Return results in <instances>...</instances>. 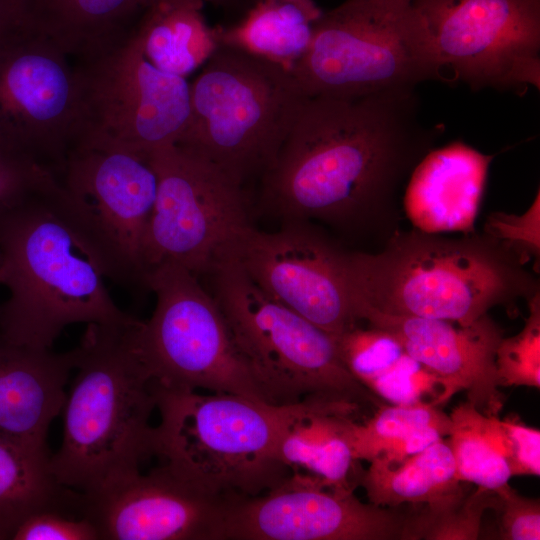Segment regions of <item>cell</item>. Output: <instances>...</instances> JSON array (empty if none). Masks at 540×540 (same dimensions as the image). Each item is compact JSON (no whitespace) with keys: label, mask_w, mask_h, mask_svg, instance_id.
<instances>
[{"label":"cell","mask_w":540,"mask_h":540,"mask_svg":"<svg viewBox=\"0 0 540 540\" xmlns=\"http://www.w3.org/2000/svg\"><path fill=\"white\" fill-rule=\"evenodd\" d=\"M190 91L189 121L176 145L243 186L273 164L308 97L290 71L223 45Z\"/></svg>","instance_id":"obj_6"},{"label":"cell","mask_w":540,"mask_h":540,"mask_svg":"<svg viewBox=\"0 0 540 540\" xmlns=\"http://www.w3.org/2000/svg\"><path fill=\"white\" fill-rule=\"evenodd\" d=\"M290 72L308 97L356 98L443 80L411 5L385 10L352 0L323 12Z\"/></svg>","instance_id":"obj_9"},{"label":"cell","mask_w":540,"mask_h":540,"mask_svg":"<svg viewBox=\"0 0 540 540\" xmlns=\"http://www.w3.org/2000/svg\"><path fill=\"white\" fill-rule=\"evenodd\" d=\"M440 68L473 90L540 87V0H414Z\"/></svg>","instance_id":"obj_13"},{"label":"cell","mask_w":540,"mask_h":540,"mask_svg":"<svg viewBox=\"0 0 540 540\" xmlns=\"http://www.w3.org/2000/svg\"><path fill=\"white\" fill-rule=\"evenodd\" d=\"M440 133L422 121L416 89L307 97L260 178L261 206L382 247L399 230L402 184Z\"/></svg>","instance_id":"obj_1"},{"label":"cell","mask_w":540,"mask_h":540,"mask_svg":"<svg viewBox=\"0 0 540 540\" xmlns=\"http://www.w3.org/2000/svg\"><path fill=\"white\" fill-rule=\"evenodd\" d=\"M79 140L73 61L24 23L0 36V149L56 178Z\"/></svg>","instance_id":"obj_14"},{"label":"cell","mask_w":540,"mask_h":540,"mask_svg":"<svg viewBox=\"0 0 540 540\" xmlns=\"http://www.w3.org/2000/svg\"><path fill=\"white\" fill-rule=\"evenodd\" d=\"M158 1H170V0H147L148 6ZM200 1H202L203 3H210L214 6H217L226 10L246 9L252 2L251 0H200Z\"/></svg>","instance_id":"obj_39"},{"label":"cell","mask_w":540,"mask_h":540,"mask_svg":"<svg viewBox=\"0 0 540 540\" xmlns=\"http://www.w3.org/2000/svg\"><path fill=\"white\" fill-rule=\"evenodd\" d=\"M354 2L376 6L385 10H403L414 0H352Z\"/></svg>","instance_id":"obj_38"},{"label":"cell","mask_w":540,"mask_h":540,"mask_svg":"<svg viewBox=\"0 0 540 540\" xmlns=\"http://www.w3.org/2000/svg\"><path fill=\"white\" fill-rule=\"evenodd\" d=\"M345 255L310 222L289 221L270 233L246 226L223 259L236 263L270 298L337 336L357 323Z\"/></svg>","instance_id":"obj_15"},{"label":"cell","mask_w":540,"mask_h":540,"mask_svg":"<svg viewBox=\"0 0 540 540\" xmlns=\"http://www.w3.org/2000/svg\"><path fill=\"white\" fill-rule=\"evenodd\" d=\"M159 424L152 452L177 475L216 498L253 497L279 485L291 470L278 457L281 439L314 413L351 418L356 404L305 399L272 404L230 394H203L154 384Z\"/></svg>","instance_id":"obj_4"},{"label":"cell","mask_w":540,"mask_h":540,"mask_svg":"<svg viewBox=\"0 0 540 540\" xmlns=\"http://www.w3.org/2000/svg\"><path fill=\"white\" fill-rule=\"evenodd\" d=\"M346 418L351 417L331 413L302 417L281 439L280 461L291 471L314 476L329 488L354 490L361 468L343 434Z\"/></svg>","instance_id":"obj_27"},{"label":"cell","mask_w":540,"mask_h":540,"mask_svg":"<svg viewBox=\"0 0 540 540\" xmlns=\"http://www.w3.org/2000/svg\"><path fill=\"white\" fill-rule=\"evenodd\" d=\"M339 355L354 378L370 390L392 371L406 352L388 332L357 325L335 336Z\"/></svg>","instance_id":"obj_30"},{"label":"cell","mask_w":540,"mask_h":540,"mask_svg":"<svg viewBox=\"0 0 540 540\" xmlns=\"http://www.w3.org/2000/svg\"><path fill=\"white\" fill-rule=\"evenodd\" d=\"M149 160L158 184L143 241L145 273L172 262L196 276L210 274L250 225L244 186L176 144L154 150Z\"/></svg>","instance_id":"obj_12"},{"label":"cell","mask_w":540,"mask_h":540,"mask_svg":"<svg viewBox=\"0 0 540 540\" xmlns=\"http://www.w3.org/2000/svg\"><path fill=\"white\" fill-rule=\"evenodd\" d=\"M56 179L63 214L105 278L144 286L143 241L158 184L149 157L78 143Z\"/></svg>","instance_id":"obj_10"},{"label":"cell","mask_w":540,"mask_h":540,"mask_svg":"<svg viewBox=\"0 0 540 540\" xmlns=\"http://www.w3.org/2000/svg\"><path fill=\"white\" fill-rule=\"evenodd\" d=\"M500 496L477 487L454 504L436 512L425 508L413 511L403 530L402 540H476L487 509L498 511Z\"/></svg>","instance_id":"obj_29"},{"label":"cell","mask_w":540,"mask_h":540,"mask_svg":"<svg viewBox=\"0 0 540 540\" xmlns=\"http://www.w3.org/2000/svg\"><path fill=\"white\" fill-rule=\"evenodd\" d=\"M49 462L48 450L0 441V540L42 511L81 517V493L59 484Z\"/></svg>","instance_id":"obj_26"},{"label":"cell","mask_w":540,"mask_h":540,"mask_svg":"<svg viewBox=\"0 0 540 540\" xmlns=\"http://www.w3.org/2000/svg\"><path fill=\"white\" fill-rule=\"evenodd\" d=\"M363 503L299 472L257 496L226 503L218 540H402L412 512Z\"/></svg>","instance_id":"obj_16"},{"label":"cell","mask_w":540,"mask_h":540,"mask_svg":"<svg viewBox=\"0 0 540 540\" xmlns=\"http://www.w3.org/2000/svg\"><path fill=\"white\" fill-rule=\"evenodd\" d=\"M233 342L273 404L385 402L345 367L335 336L266 295L229 259L209 274Z\"/></svg>","instance_id":"obj_7"},{"label":"cell","mask_w":540,"mask_h":540,"mask_svg":"<svg viewBox=\"0 0 540 540\" xmlns=\"http://www.w3.org/2000/svg\"><path fill=\"white\" fill-rule=\"evenodd\" d=\"M82 517L100 540H218L226 502L167 465L115 477L82 493Z\"/></svg>","instance_id":"obj_17"},{"label":"cell","mask_w":540,"mask_h":540,"mask_svg":"<svg viewBox=\"0 0 540 540\" xmlns=\"http://www.w3.org/2000/svg\"><path fill=\"white\" fill-rule=\"evenodd\" d=\"M127 326L87 324L76 346V375L66 393L63 437L50 455L56 481L86 493L140 471L152 452L155 382L133 345Z\"/></svg>","instance_id":"obj_5"},{"label":"cell","mask_w":540,"mask_h":540,"mask_svg":"<svg viewBox=\"0 0 540 540\" xmlns=\"http://www.w3.org/2000/svg\"><path fill=\"white\" fill-rule=\"evenodd\" d=\"M0 281H1V256H0Z\"/></svg>","instance_id":"obj_40"},{"label":"cell","mask_w":540,"mask_h":540,"mask_svg":"<svg viewBox=\"0 0 540 540\" xmlns=\"http://www.w3.org/2000/svg\"><path fill=\"white\" fill-rule=\"evenodd\" d=\"M500 538L505 540L540 539V502L518 494L510 485L501 490Z\"/></svg>","instance_id":"obj_34"},{"label":"cell","mask_w":540,"mask_h":540,"mask_svg":"<svg viewBox=\"0 0 540 540\" xmlns=\"http://www.w3.org/2000/svg\"><path fill=\"white\" fill-rule=\"evenodd\" d=\"M484 232L497 238L513 251L523 264L540 254V195L521 215L494 212L489 215Z\"/></svg>","instance_id":"obj_32"},{"label":"cell","mask_w":540,"mask_h":540,"mask_svg":"<svg viewBox=\"0 0 540 540\" xmlns=\"http://www.w3.org/2000/svg\"><path fill=\"white\" fill-rule=\"evenodd\" d=\"M23 23L16 0H0V36Z\"/></svg>","instance_id":"obj_37"},{"label":"cell","mask_w":540,"mask_h":540,"mask_svg":"<svg viewBox=\"0 0 540 540\" xmlns=\"http://www.w3.org/2000/svg\"><path fill=\"white\" fill-rule=\"evenodd\" d=\"M438 407L423 400L384 403L362 422L346 418L343 434L353 458L368 462L378 458L398 463L448 436L451 419Z\"/></svg>","instance_id":"obj_25"},{"label":"cell","mask_w":540,"mask_h":540,"mask_svg":"<svg viewBox=\"0 0 540 540\" xmlns=\"http://www.w3.org/2000/svg\"><path fill=\"white\" fill-rule=\"evenodd\" d=\"M200 0L158 1L143 12L134 31L146 59L158 69L185 77L220 47L219 27L205 20Z\"/></svg>","instance_id":"obj_24"},{"label":"cell","mask_w":540,"mask_h":540,"mask_svg":"<svg viewBox=\"0 0 540 540\" xmlns=\"http://www.w3.org/2000/svg\"><path fill=\"white\" fill-rule=\"evenodd\" d=\"M55 178L38 165L0 149V206L47 185Z\"/></svg>","instance_id":"obj_35"},{"label":"cell","mask_w":540,"mask_h":540,"mask_svg":"<svg viewBox=\"0 0 540 540\" xmlns=\"http://www.w3.org/2000/svg\"><path fill=\"white\" fill-rule=\"evenodd\" d=\"M520 258L486 232L444 237L398 230L376 252L346 251L351 305L469 325L539 293ZM353 310V309H352Z\"/></svg>","instance_id":"obj_2"},{"label":"cell","mask_w":540,"mask_h":540,"mask_svg":"<svg viewBox=\"0 0 540 540\" xmlns=\"http://www.w3.org/2000/svg\"><path fill=\"white\" fill-rule=\"evenodd\" d=\"M75 349L55 352L0 335V441L48 450L46 437L62 412Z\"/></svg>","instance_id":"obj_19"},{"label":"cell","mask_w":540,"mask_h":540,"mask_svg":"<svg viewBox=\"0 0 540 540\" xmlns=\"http://www.w3.org/2000/svg\"><path fill=\"white\" fill-rule=\"evenodd\" d=\"M352 309L357 321L366 320L388 332L438 379L442 392L434 405L464 391L467 401L481 413L499 417L505 396L500 391L496 350L504 330L488 314L463 326L442 319L387 314L358 303Z\"/></svg>","instance_id":"obj_18"},{"label":"cell","mask_w":540,"mask_h":540,"mask_svg":"<svg viewBox=\"0 0 540 540\" xmlns=\"http://www.w3.org/2000/svg\"><path fill=\"white\" fill-rule=\"evenodd\" d=\"M529 315L523 329L503 337L496 350V368L501 387L540 388V295L528 300Z\"/></svg>","instance_id":"obj_31"},{"label":"cell","mask_w":540,"mask_h":540,"mask_svg":"<svg viewBox=\"0 0 540 540\" xmlns=\"http://www.w3.org/2000/svg\"><path fill=\"white\" fill-rule=\"evenodd\" d=\"M144 286L153 292L155 307L148 321L135 326L133 345L157 385L271 403L238 352L218 303L198 276L166 262L146 271Z\"/></svg>","instance_id":"obj_8"},{"label":"cell","mask_w":540,"mask_h":540,"mask_svg":"<svg viewBox=\"0 0 540 540\" xmlns=\"http://www.w3.org/2000/svg\"><path fill=\"white\" fill-rule=\"evenodd\" d=\"M251 1H253V0H251ZM251 3H252V2H251Z\"/></svg>","instance_id":"obj_41"},{"label":"cell","mask_w":540,"mask_h":540,"mask_svg":"<svg viewBox=\"0 0 540 540\" xmlns=\"http://www.w3.org/2000/svg\"><path fill=\"white\" fill-rule=\"evenodd\" d=\"M449 417L447 443L458 480L497 494L509 486V445L500 418L484 415L468 401L453 408Z\"/></svg>","instance_id":"obj_28"},{"label":"cell","mask_w":540,"mask_h":540,"mask_svg":"<svg viewBox=\"0 0 540 540\" xmlns=\"http://www.w3.org/2000/svg\"><path fill=\"white\" fill-rule=\"evenodd\" d=\"M12 540H100L94 525L85 517L58 511H42L27 518Z\"/></svg>","instance_id":"obj_33"},{"label":"cell","mask_w":540,"mask_h":540,"mask_svg":"<svg viewBox=\"0 0 540 540\" xmlns=\"http://www.w3.org/2000/svg\"><path fill=\"white\" fill-rule=\"evenodd\" d=\"M492 159L462 142L429 151L412 171L404 195L415 229L473 232Z\"/></svg>","instance_id":"obj_20"},{"label":"cell","mask_w":540,"mask_h":540,"mask_svg":"<svg viewBox=\"0 0 540 540\" xmlns=\"http://www.w3.org/2000/svg\"><path fill=\"white\" fill-rule=\"evenodd\" d=\"M323 12L315 0H253L237 22L219 27L220 45L291 71L308 51Z\"/></svg>","instance_id":"obj_23"},{"label":"cell","mask_w":540,"mask_h":540,"mask_svg":"<svg viewBox=\"0 0 540 540\" xmlns=\"http://www.w3.org/2000/svg\"><path fill=\"white\" fill-rule=\"evenodd\" d=\"M73 63L78 143L113 146L149 157L154 150L178 142L190 117V83L151 64L134 30L115 48Z\"/></svg>","instance_id":"obj_11"},{"label":"cell","mask_w":540,"mask_h":540,"mask_svg":"<svg viewBox=\"0 0 540 540\" xmlns=\"http://www.w3.org/2000/svg\"><path fill=\"white\" fill-rule=\"evenodd\" d=\"M24 23L73 62L95 58L123 43L147 0H16Z\"/></svg>","instance_id":"obj_21"},{"label":"cell","mask_w":540,"mask_h":540,"mask_svg":"<svg viewBox=\"0 0 540 540\" xmlns=\"http://www.w3.org/2000/svg\"><path fill=\"white\" fill-rule=\"evenodd\" d=\"M509 445L508 467L512 476L540 475V431L523 423L518 416L501 420Z\"/></svg>","instance_id":"obj_36"},{"label":"cell","mask_w":540,"mask_h":540,"mask_svg":"<svg viewBox=\"0 0 540 540\" xmlns=\"http://www.w3.org/2000/svg\"><path fill=\"white\" fill-rule=\"evenodd\" d=\"M0 335L52 349L78 323L127 326L138 319L112 299L105 276L66 219L57 179L0 206Z\"/></svg>","instance_id":"obj_3"},{"label":"cell","mask_w":540,"mask_h":540,"mask_svg":"<svg viewBox=\"0 0 540 540\" xmlns=\"http://www.w3.org/2000/svg\"><path fill=\"white\" fill-rule=\"evenodd\" d=\"M356 480L369 502L381 507L426 504V510L436 512L466 493L443 438L398 463L373 459L368 469H360Z\"/></svg>","instance_id":"obj_22"}]
</instances>
